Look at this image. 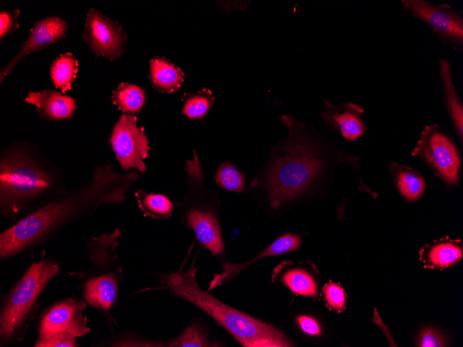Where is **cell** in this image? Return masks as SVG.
Masks as SVG:
<instances>
[{"instance_id": "cell-3", "label": "cell", "mask_w": 463, "mask_h": 347, "mask_svg": "<svg viewBox=\"0 0 463 347\" xmlns=\"http://www.w3.org/2000/svg\"><path fill=\"white\" fill-rule=\"evenodd\" d=\"M198 269L159 274V289L185 300L204 311L244 347H289L291 341L272 325L227 305L202 290L197 281Z\"/></svg>"}, {"instance_id": "cell-17", "label": "cell", "mask_w": 463, "mask_h": 347, "mask_svg": "<svg viewBox=\"0 0 463 347\" xmlns=\"http://www.w3.org/2000/svg\"><path fill=\"white\" fill-rule=\"evenodd\" d=\"M439 73L446 108L455 134L463 143V105L457 93L451 75V64L447 60H439Z\"/></svg>"}, {"instance_id": "cell-24", "label": "cell", "mask_w": 463, "mask_h": 347, "mask_svg": "<svg viewBox=\"0 0 463 347\" xmlns=\"http://www.w3.org/2000/svg\"><path fill=\"white\" fill-rule=\"evenodd\" d=\"M112 100L123 113L135 114L143 107L146 94L141 87L124 82L112 91Z\"/></svg>"}, {"instance_id": "cell-19", "label": "cell", "mask_w": 463, "mask_h": 347, "mask_svg": "<svg viewBox=\"0 0 463 347\" xmlns=\"http://www.w3.org/2000/svg\"><path fill=\"white\" fill-rule=\"evenodd\" d=\"M390 171L394 185L406 201H416L423 195L426 184L423 176L417 170L392 161Z\"/></svg>"}, {"instance_id": "cell-26", "label": "cell", "mask_w": 463, "mask_h": 347, "mask_svg": "<svg viewBox=\"0 0 463 347\" xmlns=\"http://www.w3.org/2000/svg\"><path fill=\"white\" fill-rule=\"evenodd\" d=\"M214 100L211 92L202 89L186 96L182 113L191 119H200L208 114Z\"/></svg>"}, {"instance_id": "cell-32", "label": "cell", "mask_w": 463, "mask_h": 347, "mask_svg": "<svg viewBox=\"0 0 463 347\" xmlns=\"http://www.w3.org/2000/svg\"><path fill=\"white\" fill-rule=\"evenodd\" d=\"M298 324L302 331L312 336H318L322 332L319 323L313 317L306 315H300L297 317Z\"/></svg>"}, {"instance_id": "cell-29", "label": "cell", "mask_w": 463, "mask_h": 347, "mask_svg": "<svg viewBox=\"0 0 463 347\" xmlns=\"http://www.w3.org/2000/svg\"><path fill=\"white\" fill-rule=\"evenodd\" d=\"M323 292L327 304L332 309L342 311L345 306V294L338 284L330 282L323 287Z\"/></svg>"}, {"instance_id": "cell-18", "label": "cell", "mask_w": 463, "mask_h": 347, "mask_svg": "<svg viewBox=\"0 0 463 347\" xmlns=\"http://www.w3.org/2000/svg\"><path fill=\"white\" fill-rule=\"evenodd\" d=\"M462 252V243L460 240L446 238L423 247L420 256L426 267L444 269L460 261Z\"/></svg>"}, {"instance_id": "cell-13", "label": "cell", "mask_w": 463, "mask_h": 347, "mask_svg": "<svg viewBox=\"0 0 463 347\" xmlns=\"http://www.w3.org/2000/svg\"><path fill=\"white\" fill-rule=\"evenodd\" d=\"M326 109L320 114L325 125L333 132L349 141L360 138L367 131L362 118L364 109L353 103L334 105L324 100Z\"/></svg>"}, {"instance_id": "cell-16", "label": "cell", "mask_w": 463, "mask_h": 347, "mask_svg": "<svg viewBox=\"0 0 463 347\" xmlns=\"http://www.w3.org/2000/svg\"><path fill=\"white\" fill-rule=\"evenodd\" d=\"M27 103L35 105L39 115L49 120H62L72 116L76 110L75 100L54 90L29 92Z\"/></svg>"}, {"instance_id": "cell-1", "label": "cell", "mask_w": 463, "mask_h": 347, "mask_svg": "<svg viewBox=\"0 0 463 347\" xmlns=\"http://www.w3.org/2000/svg\"><path fill=\"white\" fill-rule=\"evenodd\" d=\"M287 137L272 147L270 159L261 166L249 184L259 191L269 206L279 210L311 191L326 179H331L339 163L358 169V157L346 152L291 114L281 115Z\"/></svg>"}, {"instance_id": "cell-7", "label": "cell", "mask_w": 463, "mask_h": 347, "mask_svg": "<svg viewBox=\"0 0 463 347\" xmlns=\"http://www.w3.org/2000/svg\"><path fill=\"white\" fill-rule=\"evenodd\" d=\"M184 170L187 174L186 191L175 206L180 208L182 224L194 233L200 244L212 255L220 256L225 248L216 211L219 201L203 183V170L195 150L193 159L186 160Z\"/></svg>"}, {"instance_id": "cell-6", "label": "cell", "mask_w": 463, "mask_h": 347, "mask_svg": "<svg viewBox=\"0 0 463 347\" xmlns=\"http://www.w3.org/2000/svg\"><path fill=\"white\" fill-rule=\"evenodd\" d=\"M121 235L120 229L115 228L110 233L92 236L87 244L91 266L84 271L67 272L79 278V290L87 303L104 312L116 303L122 281L116 253Z\"/></svg>"}, {"instance_id": "cell-21", "label": "cell", "mask_w": 463, "mask_h": 347, "mask_svg": "<svg viewBox=\"0 0 463 347\" xmlns=\"http://www.w3.org/2000/svg\"><path fill=\"white\" fill-rule=\"evenodd\" d=\"M134 196L143 216L152 219H167L172 216L175 204L166 195L139 190Z\"/></svg>"}, {"instance_id": "cell-12", "label": "cell", "mask_w": 463, "mask_h": 347, "mask_svg": "<svg viewBox=\"0 0 463 347\" xmlns=\"http://www.w3.org/2000/svg\"><path fill=\"white\" fill-rule=\"evenodd\" d=\"M82 38L97 55L110 60L119 57L127 44V36L116 21L91 8L87 14Z\"/></svg>"}, {"instance_id": "cell-22", "label": "cell", "mask_w": 463, "mask_h": 347, "mask_svg": "<svg viewBox=\"0 0 463 347\" xmlns=\"http://www.w3.org/2000/svg\"><path fill=\"white\" fill-rule=\"evenodd\" d=\"M207 325L199 321L189 324L177 337L164 341V346L169 347H211L220 346V344L210 341Z\"/></svg>"}, {"instance_id": "cell-9", "label": "cell", "mask_w": 463, "mask_h": 347, "mask_svg": "<svg viewBox=\"0 0 463 347\" xmlns=\"http://www.w3.org/2000/svg\"><path fill=\"white\" fill-rule=\"evenodd\" d=\"M403 10L427 24L448 47L463 49V14L446 3L426 0H401Z\"/></svg>"}, {"instance_id": "cell-2", "label": "cell", "mask_w": 463, "mask_h": 347, "mask_svg": "<svg viewBox=\"0 0 463 347\" xmlns=\"http://www.w3.org/2000/svg\"><path fill=\"white\" fill-rule=\"evenodd\" d=\"M136 171L119 173L111 161L98 166L93 179L78 188L62 192L42 208L0 234V259L30 253L73 219L89 216L102 204H119L139 179Z\"/></svg>"}, {"instance_id": "cell-20", "label": "cell", "mask_w": 463, "mask_h": 347, "mask_svg": "<svg viewBox=\"0 0 463 347\" xmlns=\"http://www.w3.org/2000/svg\"><path fill=\"white\" fill-rule=\"evenodd\" d=\"M150 78L157 90L172 93L178 91L184 79L183 72L164 58L155 57L150 62Z\"/></svg>"}, {"instance_id": "cell-14", "label": "cell", "mask_w": 463, "mask_h": 347, "mask_svg": "<svg viewBox=\"0 0 463 347\" xmlns=\"http://www.w3.org/2000/svg\"><path fill=\"white\" fill-rule=\"evenodd\" d=\"M67 30V24L60 17H49L38 20L32 27L28 39L23 43L18 53L1 70V82L24 56L62 39Z\"/></svg>"}, {"instance_id": "cell-8", "label": "cell", "mask_w": 463, "mask_h": 347, "mask_svg": "<svg viewBox=\"0 0 463 347\" xmlns=\"http://www.w3.org/2000/svg\"><path fill=\"white\" fill-rule=\"evenodd\" d=\"M411 155L419 157L447 187L459 186L462 155L448 131L426 125Z\"/></svg>"}, {"instance_id": "cell-31", "label": "cell", "mask_w": 463, "mask_h": 347, "mask_svg": "<svg viewBox=\"0 0 463 347\" xmlns=\"http://www.w3.org/2000/svg\"><path fill=\"white\" fill-rule=\"evenodd\" d=\"M20 10L15 9L1 11L0 13V37L3 38L7 33H11L19 28L17 17Z\"/></svg>"}, {"instance_id": "cell-5", "label": "cell", "mask_w": 463, "mask_h": 347, "mask_svg": "<svg viewBox=\"0 0 463 347\" xmlns=\"http://www.w3.org/2000/svg\"><path fill=\"white\" fill-rule=\"evenodd\" d=\"M60 271L53 258L33 262L15 285L1 296L0 346L22 341L30 323L36 318L39 299L49 281Z\"/></svg>"}, {"instance_id": "cell-27", "label": "cell", "mask_w": 463, "mask_h": 347, "mask_svg": "<svg viewBox=\"0 0 463 347\" xmlns=\"http://www.w3.org/2000/svg\"><path fill=\"white\" fill-rule=\"evenodd\" d=\"M282 281L292 292L306 296H315L317 294L316 283L305 270H289L283 274Z\"/></svg>"}, {"instance_id": "cell-15", "label": "cell", "mask_w": 463, "mask_h": 347, "mask_svg": "<svg viewBox=\"0 0 463 347\" xmlns=\"http://www.w3.org/2000/svg\"><path fill=\"white\" fill-rule=\"evenodd\" d=\"M302 243V241L299 235L286 233L277 238L259 254L245 263L235 264L222 260V271L220 274L213 275V279L209 283L207 290H212L220 285L222 283L234 278L256 260L268 256H278L295 251L301 246Z\"/></svg>"}, {"instance_id": "cell-30", "label": "cell", "mask_w": 463, "mask_h": 347, "mask_svg": "<svg viewBox=\"0 0 463 347\" xmlns=\"http://www.w3.org/2000/svg\"><path fill=\"white\" fill-rule=\"evenodd\" d=\"M416 345L421 347H440L447 346L448 343L440 332L433 328L426 327L419 332Z\"/></svg>"}, {"instance_id": "cell-11", "label": "cell", "mask_w": 463, "mask_h": 347, "mask_svg": "<svg viewBox=\"0 0 463 347\" xmlns=\"http://www.w3.org/2000/svg\"><path fill=\"white\" fill-rule=\"evenodd\" d=\"M87 306L83 297L76 296L56 301L40 314L38 334L65 331L76 337H84L90 331L87 317L83 314Z\"/></svg>"}, {"instance_id": "cell-25", "label": "cell", "mask_w": 463, "mask_h": 347, "mask_svg": "<svg viewBox=\"0 0 463 347\" xmlns=\"http://www.w3.org/2000/svg\"><path fill=\"white\" fill-rule=\"evenodd\" d=\"M214 180L219 186L229 191L243 193L245 190V175L229 161H225L218 166Z\"/></svg>"}, {"instance_id": "cell-23", "label": "cell", "mask_w": 463, "mask_h": 347, "mask_svg": "<svg viewBox=\"0 0 463 347\" xmlns=\"http://www.w3.org/2000/svg\"><path fill=\"white\" fill-rule=\"evenodd\" d=\"M78 70V63L72 53L61 54L51 66L50 75L53 84L63 93L70 90Z\"/></svg>"}, {"instance_id": "cell-4", "label": "cell", "mask_w": 463, "mask_h": 347, "mask_svg": "<svg viewBox=\"0 0 463 347\" xmlns=\"http://www.w3.org/2000/svg\"><path fill=\"white\" fill-rule=\"evenodd\" d=\"M63 192L60 179L21 151L1 158L0 213L16 222Z\"/></svg>"}, {"instance_id": "cell-10", "label": "cell", "mask_w": 463, "mask_h": 347, "mask_svg": "<svg viewBox=\"0 0 463 347\" xmlns=\"http://www.w3.org/2000/svg\"><path fill=\"white\" fill-rule=\"evenodd\" d=\"M137 121L135 116L122 114L114 125L110 141L122 169L134 168L143 172L146 169L143 159L148 157L149 143Z\"/></svg>"}, {"instance_id": "cell-28", "label": "cell", "mask_w": 463, "mask_h": 347, "mask_svg": "<svg viewBox=\"0 0 463 347\" xmlns=\"http://www.w3.org/2000/svg\"><path fill=\"white\" fill-rule=\"evenodd\" d=\"M76 337L65 331L38 334L35 347H78Z\"/></svg>"}]
</instances>
